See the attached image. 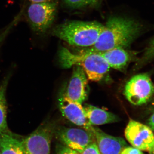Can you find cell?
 <instances>
[{"label":"cell","instance_id":"obj_17","mask_svg":"<svg viewBox=\"0 0 154 154\" xmlns=\"http://www.w3.org/2000/svg\"><path fill=\"white\" fill-rule=\"evenodd\" d=\"M66 5L73 8H80L95 4L98 0H64Z\"/></svg>","mask_w":154,"mask_h":154},{"label":"cell","instance_id":"obj_11","mask_svg":"<svg viewBox=\"0 0 154 154\" xmlns=\"http://www.w3.org/2000/svg\"><path fill=\"white\" fill-rule=\"evenodd\" d=\"M92 131L102 154H121L122 150L128 146L124 139L107 134L98 128L92 126Z\"/></svg>","mask_w":154,"mask_h":154},{"label":"cell","instance_id":"obj_22","mask_svg":"<svg viewBox=\"0 0 154 154\" xmlns=\"http://www.w3.org/2000/svg\"><path fill=\"white\" fill-rule=\"evenodd\" d=\"M148 124L149 127L154 131V113L149 118Z\"/></svg>","mask_w":154,"mask_h":154},{"label":"cell","instance_id":"obj_20","mask_svg":"<svg viewBox=\"0 0 154 154\" xmlns=\"http://www.w3.org/2000/svg\"><path fill=\"white\" fill-rule=\"evenodd\" d=\"M82 154H102L99 151L96 142L89 145L83 151Z\"/></svg>","mask_w":154,"mask_h":154},{"label":"cell","instance_id":"obj_8","mask_svg":"<svg viewBox=\"0 0 154 154\" xmlns=\"http://www.w3.org/2000/svg\"><path fill=\"white\" fill-rule=\"evenodd\" d=\"M125 136L133 147L151 152L154 150V134L149 127L130 120L125 130Z\"/></svg>","mask_w":154,"mask_h":154},{"label":"cell","instance_id":"obj_15","mask_svg":"<svg viewBox=\"0 0 154 154\" xmlns=\"http://www.w3.org/2000/svg\"><path fill=\"white\" fill-rule=\"evenodd\" d=\"M9 76L6 77L0 84V134L11 132L7 124V104L6 94Z\"/></svg>","mask_w":154,"mask_h":154},{"label":"cell","instance_id":"obj_1","mask_svg":"<svg viewBox=\"0 0 154 154\" xmlns=\"http://www.w3.org/2000/svg\"><path fill=\"white\" fill-rule=\"evenodd\" d=\"M143 28L141 24L134 19L111 17L104 25L95 44L86 50L102 52L116 48H126L140 35Z\"/></svg>","mask_w":154,"mask_h":154},{"label":"cell","instance_id":"obj_24","mask_svg":"<svg viewBox=\"0 0 154 154\" xmlns=\"http://www.w3.org/2000/svg\"><path fill=\"white\" fill-rule=\"evenodd\" d=\"M149 154H154V150L153 151L149 153Z\"/></svg>","mask_w":154,"mask_h":154},{"label":"cell","instance_id":"obj_13","mask_svg":"<svg viewBox=\"0 0 154 154\" xmlns=\"http://www.w3.org/2000/svg\"><path fill=\"white\" fill-rule=\"evenodd\" d=\"M99 53L105 58L110 68L123 71L126 68L131 55L125 48H116Z\"/></svg>","mask_w":154,"mask_h":154},{"label":"cell","instance_id":"obj_21","mask_svg":"<svg viewBox=\"0 0 154 154\" xmlns=\"http://www.w3.org/2000/svg\"><path fill=\"white\" fill-rule=\"evenodd\" d=\"M121 154H143L142 151L134 147L127 146L122 151Z\"/></svg>","mask_w":154,"mask_h":154},{"label":"cell","instance_id":"obj_2","mask_svg":"<svg viewBox=\"0 0 154 154\" xmlns=\"http://www.w3.org/2000/svg\"><path fill=\"white\" fill-rule=\"evenodd\" d=\"M58 58L63 68H70L75 66L82 67L88 79L93 82L102 80L110 69L107 62L99 53L86 49L75 53L62 47L59 51Z\"/></svg>","mask_w":154,"mask_h":154},{"label":"cell","instance_id":"obj_23","mask_svg":"<svg viewBox=\"0 0 154 154\" xmlns=\"http://www.w3.org/2000/svg\"><path fill=\"white\" fill-rule=\"evenodd\" d=\"M30 3L42 2H47L51 0H28Z\"/></svg>","mask_w":154,"mask_h":154},{"label":"cell","instance_id":"obj_12","mask_svg":"<svg viewBox=\"0 0 154 154\" xmlns=\"http://www.w3.org/2000/svg\"><path fill=\"white\" fill-rule=\"evenodd\" d=\"M83 107L86 117L92 126L114 123L120 120L115 114L93 105L86 104Z\"/></svg>","mask_w":154,"mask_h":154},{"label":"cell","instance_id":"obj_5","mask_svg":"<svg viewBox=\"0 0 154 154\" xmlns=\"http://www.w3.org/2000/svg\"><path fill=\"white\" fill-rule=\"evenodd\" d=\"M56 125L45 120L31 134L22 140L24 154H50L51 143Z\"/></svg>","mask_w":154,"mask_h":154},{"label":"cell","instance_id":"obj_9","mask_svg":"<svg viewBox=\"0 0 154 154\" xmlns=\"http://www.w3.org/2000/svg\"><path fill=\"white\" fill-rule=\"evenodd\" d=\"M58 107L62 115L72 123L84 129L92 131V125L88 122L82 104L62 94L58 100Z\"/></svg>","mask_w":154,"mask_h":154},{"label":"cell","instance_id":"obj_14","mask_svg":"<svg viewBox=\"0 0 154 154\" xmlns=\"http://www.w3.org/2000/svg\"><path fill=\"white\" fill-rule=\"evenodd\" d=\"M0 154H24L22 140L11 132L0 134Z\"/></svg>","mask_w":154,"mask_h":154},{"label":"cell","instance_id":"obj_16","mask_svg":"<svg viewBox=\"0 0 154 154\" xmlns=\"http://www.w3.org/2000/svg\"><path fill=\"white\" fill-rule=\"evenodd\" d=\"M23 13H24V11L23 10H21L18 15L15 17L14 20L0 32V46L4 40L6 39V37L9 35L13 28L19 23L22 18Z\"/></svg>","mask_w":154,"mask_h":154},{"label":"cell","instance_id":"obj_10","mask_svg":"<svg viewBox=\"0 0 154 154\" xmlns=\"http://www.w3.org/2000/svg\"><path fill=\"white\" fill-rule=\"evenodd\" d=\"M88 78L82 67L73 66L65 95L71 100L82 104L87 99L88 94Z\"/></svg>","mask_w":154,"mask_h":154},{"label":"cell","instance_id":"obj_3","mask_svg":"<svg viewBox=\"0 0 154 154\" xmlns=\"http://www.w3.org/2000/svg\"><path fill=\"white\" fill-rule=\"evenodd\" d=\"M104 28L98 22L70 21L56 26L51 34L70 45L90 47L97 42Z\"/></svg>","mask_w":154,"mask_h":154},{"label":"cell","instance_id":"obj_19","mask_svg":"<svg viewBox=\"0 0 154 154\" xmlns=\"http://www.w3.org/2000/svg\"><path fill=\"white\" fill-rule=\"evenodd\" d=\"M56 154H81L79 152L70 148L61 143H58L56 146Z\"/></svg>","mask_w":154,"mask_h":154},{"label":"cell","instance_id":"obj_7","mask_svg":"<svg viewBox=\"0 0 154 154\" xmlns=\"http://www.w3.org/2000/svg\"><path fill=\"white\" fill-rule=\"evenodd\" d=\"M54 136L60 143L81 154L89 145L96 142L92 131L84 128L56 126Z\"/></svg>","mask_w":154,"mask_h":154},{"label":"cell","instance_id":"obj_4","mask_svg":"<svg viewBox=\"0 0 154 154\" xmlns=\"http://www.w3.org/2000/svg\"><path fill=\"white\" fill-rule=\"evenodd\" d=\"M57 11V4L52 1L30 3L25 11L26 19L32 31L43 35L52 25Z\"/></svg>","mask_w":154,"mask_h":154},{"label":"cell","instance_id":"obj_6","mask_svg":"<svg viewBox=\"0 0 154 154\" xmlns=\"http://www.w3.org/2000/svg\"><path fill=\"white\" fill-rule=\"evenodd\" d=\"M154 94V85L148 74L134 76L126 83L124 94L131 104L139 106L148 102Z\"/></svg>","mask_w":154,"mask_h":154},{"label":"cell","instance_id":"obj_18","mask_svg":"<svg viewBox=\"0 0 154 154\" xmlns=\"http://www.w3.org/2000/svg\"><path fill=\"white\" fill-rule=\"evenodd\" d=\"M154 58V37L151 39L144 51L141 62L145 63Z\"/></svg>","mask_w":154,"mask_h":154}]
</instances>
